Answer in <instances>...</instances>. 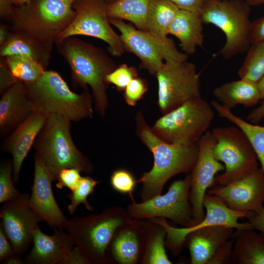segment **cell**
<instances>
[{
    "instance_id": "obj_1",
    "label": "cell",
    "mask_w": 264,
    "mask_h": 264,
    "mask_svg": "<svg viewBox=\"0 0 264 264\" xmlns=\"http://www.w3.org/2000/svg\"><path fill=\"white\" fill-rule=\"evenodd\" d=\"M135 133L152 153V168L144 173L138 182L142 183L141 196L148 200L161 194L167 181L181 173L192 171L198 158V148L192 144H172L157 137L153 132L141 110L135 115Z\"/></svg>"
},
{
    "instance_id": "obj_2",
    "label": "cell",
    "mask_w": 264,
    "mask_h": 264,
    "mask_svg": "<svg viewBox=\"0 0 264 264\" xmlns=\"http://www.w3.org/2000/svg\"><path fill=\"white\" fill-rule=\"evenodd\" d=\"M58 53L69 65L73 85L91 90L95 111L105 117L109 106L106 76L118 66L101 48L75 36L57 43Z\"/></svg>"
},
{
    "instance_id": "obj_3",
    "label": "cell",
    "mask_w": 264,
    "mask_h": 264,
    "mask_svg": "<svg viewBox=\"0 0 264 264\" xmlns=\"http://www.w3.org/2000/svg\"><path fill=\"white\" fill-rule=\"evenodd\" d=\"M74 0H32L14 6L9 21L12 31L23 34L51 52L59 36L74 20Z\"/></svg>"
},
{
    "instance_id": "obj_4",
    "label": "cell",
    "mask_w": 264,
    "mask_h": 264,
    "mask_svg": "<svg viewBox=\"0 0 264 264\" xmlns=\"http://www.w3.org/2000/svg\"><path fill=\"white\" fill-rule=\"evenodd\" d=\"M25 85L33 111L58 114L74 122L93 116L94 102L89 89L81 93L72 91L56 71L46 70L36 82Z\"/></svg>"
},
{
    "instance_id": "obj_5",
    "label": "cell",
    "mask_w": 264,
    "mask_h": 264,
    "mask_svg": "<svg viewBox=\"0 0 264 264\" xmlns=\"http://www.w3.org/2000/svg\"><path fill=\"white\" fill-rule=\"evenodd\" d=\"M71 122L58 114L48 115L33 144L34 155L51 173L54 181L60 172L66 168H75L86 174H90L93 170L89 158L73 141Z\"/></svg>"
},
{
    "instance_id": "obj_6",
    "label": "cell",
    "mask_w": 264,
    "mask_h": 264,
    "mask_svg": "<svg viewBox=\"0 0 264 264\" xmlns=\"http://www.w3.org/2000/svg\"><path fill=\"white\" fill-rule=\"evenodd\" d=\"M132 218L128 210L112 207L98 214L67 219L64 230L90 264H104L110 262L108 250L115 233Z\"/></svg>"
},
{
    "instance_id": "obj_7",
    "label": "cell",
    "mask_w": 264,
    "mask_h": 264,
    "mask_svg": "<svg viewBox=\"0 0 264 264\" xmlns=\"http://www.w3.org/2000/svg\"><path fill=\"white\" fill-rule=\"evenodd\" d=\"M251 6L244 0H206L200 15L202 22L220 28L225 43L218 54L229 59L247 51L251 22Z\"/></svg>"
},
{
    "instance_id": "obj_8",
    "label": "cell",
    "mask_w": 264,
    "mask_h": 264,
    "mask_svg": "<svg viewBox=\"0 0 264 264\" xmlns=\"http://www.w3.org/2000/svg\"><path fill=\"white\" fill-rule=\"evenodd\" d=\"M214 117L211 105L201 97L163 114L151 129L157 137L168 143L192 144L208 131Z\"/></svg>"
},
{
    "instance_id": "obj_9",
    "label": "cell",
    "mask_w": 264,
    "mask_h": 264,
    "mask_svg": "<svg viewBox=\"0 0 264 264\" xmlns=\"http://www.w3.org/2000/svg\"><path fill=\"white\" fill-rule=\"evenodd\" d=\"M109 22L119 31L125 51L136 55L140 68L151 75L155 76L165 62L187 60L188 55L178 51L172 39H162L122 20L109 18Z\"/></svg>"
},
{
    "instance_id": "obj_10",
    "label": "cell",
    "mask_w": 264,
    "mask_h": 264,
    "mask_svg": "<svg viewBox=\"0 0 264 264\" xmlns=\"http://www.w3.org/2000/svg\"><path fill=\"white\" fill-rule=\"evenodd\" d=\"M211 132L216 140L215 157L225 166L224 172L215 177V181L219 185H227L259 168L256 153L247 137L239 127H218Z\"/></svg>"
},
{
    "instance_id": "obj_11",
    "label": "cell",
    "mask_w": 264,
    "mask_h": 264,
    "mask_svg": "<svg viewBox=\"0 0 264 264\" xmlns=\"http://www.w3.org/2000/svg\"><path fill=\"white\" fill-rule=\"evenodd\" d=\"M155 76L158 85L157 104L163 114L201 97L200 74L195 65L187 60L165 62Z\"/></svg>"
},
{
    "instance_id": "obj_12",
    "label": "cell",
    "mask_w": 264,
    "mask_h": 264,
    "mask_svg": "<svg viewBox=\"0 0 264 264\" xmlns=\"http://www.w3.org/2000/svg\"><path fill=\"white\" fill-rule=\"evenodd\" d=\"M108 4L106 0H74L72 7L75 17L59 36L56 44L70 37L90 36L105 42L112 55L121 56L126 51L119 35L113 30L110 23Z\"/></svg>"
},
{
    "instance_id": "obj_13",
    "label": "cell",
    "mask_w": 264,
    "mask_h": 264,
    "mask_svg": "<svg viewBox=\"0 0 264 264\" xmlns=\"http://www.w3.org/2000/svg\"><path fill=\"white\" fill-rule=\"evenodd\" d=\"M190 175L172 183L164 195H159L141 203L134 201L128 211L134 219L167 218L183 227L196 224L189 200Z\"/></svg>"
},
{
    "instance_id": "obj_14",
    "label": "cell",
    "mask_w": 264,
    "mask_h": 264,
    "mask_svg": "<svg viewBox=\"0 0 264 264\" xmlns=\"http://www.w3.org/2000/svg\"><path fill=\"white\" fill-rule=\"evenodd\" d=\"M203 205L206 210L204 218L193 226L188 227H174L169 224L164 218L152 219L153 223L162 226L166 231L167 242L169 248L175 252L183 246L186 237L191 232L212 225H224L235 230L253 228L249 222L238 221L242 218H248L249 212H239L231 209L219 197L206 194Z\"/></svg>"
},
{
    "instance_id": "obj_15",
    "label": "cell",
    "mask_w": 264,
    "mask_h": 264,
    "mask_svg": "<svg viewBox=\"0 0 264 264\" xmlns=\"http://www.w3.org/2000/svg\"><path fill=\"white\" fill-rule=\"evenodd\" d=\"M197 144L198 154L190 174L189 193L193 219L196 223L200 221L205 215L203 201L207 189L215 181L216 174L225 169L224 164L215 157L214 150L216 140L211 131H207Z\"/></svg>"
},
{
    "instance_id": "obj_16",
    "label": "cell",
    "mask_w": 264,
    "mask_h": 264,
    "mask_svg": "<svg viewBox=\"0 0 264 264\" xmlns=\"http://www.w3.org/2000/svg\"><path fill=\"white\" fill-rule=\"evenodd\" d=\"M29 196L21 193L17 198L6 201L0 211V226L15 254L22 256L33 242V233L42 219L28 205Z\"/></svg>"
},
{
    "instance_id": "obj_17",
    "label": "cell",
    "mask_w": 264,
    "mask_h": 264,
    "mask_svg": "<svg viewBox=\"0 0 264 264\" xmlns=\"http://www.w3.org/2000/svg\"><path fill=\"white\" fill-rule=\"evenodd\" d=\"M206 194L219 197L232 210L256 212L264 207V172L261 168H258L247 176L227 185L218 184L208 190Z\"/></svg>"
},
{
    "instance_id": "obj_18",
    "label": "cell",
    "mask_w": 264,
    "mask_h": 264,
    "mask_svg": "<svg viewBox=\"0 0 264 264\" xmlns=\"http://www.w3.org/2000/svg\"><path fill=\"white\" fill-rule=\"evenodd\" d=\"M34 179L28 204L50 227L64 229L67 219L54 197L52 188L54 178L35 155H34Z\"/></svg>"
},
{
    "instance_id": "obj_19",
    "label": "cell",
    "mask_w": 264,
    "mask_h": 264,
    "mask_svg": "<svg viewBox=\"0 0 264 264\" xmlns=\"http://www.w3.org/2000/svg\"><path fill=\"white\" fill-rule=\"evenodd\" d=\"M149 229L138 219L132 220L115 233L108 250V257L110 253L112 259L121 264H135L140 259L143 261Z\"/></svg>"
},
{
    "instance_id": "obj_20",
    "label": "cell",
    "mask_w": 264,
    "mask_h": 264,
    "mask_svg": "<svg viewBox=\"0 0 264 264\" xmlns=\"http://www.w3.org/2000/svg\"><path fill=\"white\" fill-rule=\"evenodd\" d=\"M64 229H54L52 235L44 233L39 226L33 233V246L23 259L25 264H63L75 245Z\"/></svg>"
},
{
    "instance_id": "obj_21",
    "label": "cell",
    "mask_w": 264,
    "mask_h": 264,
    "mask_svg": "<svg viewBox=\"0 0 264 264\" xmlns=\"http://www.w3.org/2000/svg\"><path fill=\"white\" fill-rule=\"evenodd\" d=\"M47 115L34 111L12 132L7 135L3 143L4 150L12 156L13 180L16 184L23 162L40 131Z\"/></svg>"
},
{
    "instance_id": "obj_22",
    "label": "cell",
    "mask_w": 264,
    "mask_h": 264,
    "mask_svg": "<svg viewBox=\"0 0 264 264\" xmlns=\"http://www.w3.org/2000/svg\"><path fill=\"white\" fill-rule=\"evenodd\" d=\"M34 112L25 84L18 82L0 99V135H8Z\"/></svg>"
},
{
    "instance_id": "obj_23",
    "label": "cell",
    "mask_w": 264,
    "mask_h": 264,
    "mask_svg": "<svg viewBox=\"0 0 264 264\" xmlns=\"http://www.w3.org/2000/svg\"><path fill=\"white\" fill-rule=\"evenodd\" d=\"M235 229L224 225H212L190 233L184 244L189 249L192 264H207L218 248L232 238Z\"/></svg>"
},
{
    "instance_id": "obj_24",
    "label": "cell",
    "mask_w": 264,
    "mask_h": 264,
    "mask_svg": "<svg viewBox=\"0 0 264 264\" xmlns=\"http://www.w3.org/2000/svg\"><path fill=\"white\" fill-rule=\"evenodd\" d=\"M202 21L199 13L179 9L168 29V34L176 37L184 53L193 55L203 46Z\"/></svg>"
},
{
    "instance_id": "obj_25",
    "label": "cell",
    "mask_w": 264,
    "mask_h": 264,
    "mask_svg": "<svg viewBox=\"0 0 264 264\" xmlns=\"http://www.w3.org/2000/svg\"><path fill=\"white\" fill-rule=\"evenodd\" d=\"M213 94L216 101L231 110L239 105L253 107L261 100L257 83L240 78L216 88Z\"/></svg>"
},
{
    "instance_id": "obj_26",
    "label": "cell",
    "mask_w": 264,
    "mask_h": 264,
    "mask_svg": "<svg viewBox=\"0 0 264 264\" xmlns=\"http://www.w3.org/2000/svg\"><path fill=\"white\" fill-rule=\"evenodd\" d=\"M235 230L233 264H264V234L253 228Z\"/></svg>"
},
{
    "instance_id": "obj_27",
    "label": "cell",
    "mask_w": 264,
    "mask_h": 264,
    "mask_svg": "<svg viewBox=\"0 0 264 264\" xmlns=\"http://www.w3.org/2000/svg\"><path fill=\"white\" fill-rule=\"evenodd\" d=\"M51 52L30 37L19 32L12 31L7 40L0 45V56L5 57L21 55L30 57L41 64L47 70Z\"/></svg>"
},
{
    "instance_id": "obj_28",
    "label": "cell",
    "mask_w": 264,
    "mask_h": 264,
    "mask_svg": "<svg viewBox=\"0 0 264 264\" xmlns=\"http://www.w3.org/2000/svg\"><path fill=\"white\" fill-rule=\"evenodd\" d=\"M211 105L219 117L234 124L244 132L256 153L264 174V126L243 120L217 101H211Z\"/></svg>"
},
{
    "instance_id": "obj_29",
    "label": "cell",
    "mask_w": 264,
    "mask_h": 264,
    "mask_svg": "<svg viewBox=\"0 0 264 264\" xmlns=\"http://www.w3.org/2000/svg\"><path fill=\"white\" fill-rule=\"evenodd\" d=\"M150 0H115L108 3L110 18L126 20L138 29L147 31Z\"/></svg>"
},
{
    "instance_id": "obj_30",
    "label": "cell",
    "mask_w": 264,
    "mask_h": 264,
    "mask_svg": "<svg viewBox=\"0 0 264 264\" xmlns=\"http://www.w3.org/2000/svg\"><path fill=\"white\" fill-rule=\"evenodd\" d=\"M179 9L169 0H150L147 31L162 39L168 38L169 27Z\"/></svg>"
},
{
    "instance_id": "obj_31",
    "label": "cell",
    "mask_w": 264,
    "mask_h": 264,
    "mask_svg": "<svg viewBox=\"0 0 264 264\" xmlns=\"http://www.w3.org/2000/svg\"><path fill=\"white\" fill-rule=\"evenodd\" d=\"M3 58L14 77L25 84L36 82L46 70L39 63L25 56L13 55Z\"/></svg>"
},
{
    "instance_id": "obj_32",
    "label": "cell",
    "mask_w": 264,
    "mask_h": 264,
    "mask_svg": "<svg viewBox=\"0 0 264 264\" xmlns=\"http://www.w3.org/2000/svg\"><path fill=\"white\" fill-rule=\"evenodd\" d=\"M238 71L240 79L257 83L264 75V41L251 44Z\"/></svg>"
},
{
    "instance_id": "obj_33",
    "label": "cell",
    "mask_w": 264,
    "mask_h": 264,
    "mask_svg": "<svg viewBox=\"0 0 264 264\" xmlns=\"http://www.w3.org/2000/svg\"><path fill=\"white\" fill-rule=\"evenodd\" d=\"M158 225V227L156 230L151 231L149 229L148 239L142 261L149 264H170L172 262L166 253L164 246L166 231L162 226Z\"/></svg>"
},
{
    "instance_id": "obj_34",
    "label": "cell",
    "mask_w": 264,
    "mask_h": 264,
    "mask_svg": "<svg viewBox=\"0 0 264 264\" xmlns=\"http://www.w3.org/2000/svg\"><path fill=\"white\" fill-rule=\"evenodd\" d=\"M99 181L89 176H82L77 187L70 193L66 195V198L70 200L67 206V211L70 215H73L80 204H83L89 211L94 208L88 201V197L93 193L95 187Z\"/></svg>"
},
{
    "instance_id": "obj_35",
    "label": "cell",
    "mask_w": 264,
    "mask_h": 264,
    "mask_svg": "<svg viewBox=\"0 0 264 264\" xmlns=\"http://www.w3.org/2000/svg\"><path fill=\"white\" fill-rule=\"evenodd\" d=\"M12 161L3 162L0 167V203L13 199L21 192L14 186Z\"/></svg>"
},
{
    "instance_id": "obj_36",
    "label": "cell",
    "mask_w": 264,
    "mask_h": 264,
    "mask_svg": "<svg viewBox=\"0 0 264 264\" xmlns=\"http://www.w3.org/2000/svg\"><path fill=\"white\" fill-rule=\"evenodd\" d=\"M138 76L136 68L123 64L106 76V82L108 85H114L118 91H124L130 82Z\"/></svg>"
},
{
    "instance_id": "obj_37",
    "label": "cell",
    "mask_w": 264,
    "mask_h": 264,
    "mask_svg": "<svg viewBox=\"0 0 264 264\" xmlns=\"http://www.w3.org/2000/svg\"><path fill=\"white\" fill-rule=\"evenodd\" d=\"M138 182L133 175L124 169L114 170L111 175L110 183L112 188L122 194L132 195Z\"/></svg>"
},
{
    "instance_id": "obj_38",
    "label": "cell",
    "mask_w": 264,
    "mask_h": 264,
    "mask_svg": "<svg viewBox=\"0 0 264 264\" xmlns=\"http://www.w3.org/2000/svg\"><path fill=\"white\" fill-rule=\"evenodd\" d=\"M148 90L147 81L138 76L133 79L124 90V100L128 106L134 107Z\"/></svg>"
},
{
    "instance_id": "obj_39",
    "label": "cell",
    "mask_w": 264,
    "mask_h": 264,
    "mask_svg": "<svg viewBox=\"0 0 264 264\" xmlns=\"http://www.w3.org/2000/svg\"><path fill=\"white\" fill-rule=\"evenodd\" d=\"M81 172L75 168H66L62 170L58 174L56 186L59 189L66 187L70 191H73L77 186L82 177Z\"/></svg>"
},
{
    "instance_id": "obj_40",
    "label": "cell",
    "mask_w": 264,
    "mask_h": 264,
    "mask_svg": "<svg viewBox=\"0 0 264 264\" xmlns=\"http://www.w3.org/2000/svg\"><path fill=\"white\" fill-rule=\"evenodd\" d=\"M233 238L227 240L216 250L207 264H233Z\"/></svg>"
},
{
    "instance_id": "obj_41",
    "label": "cell",
    "mask_w": 264,
    "mask_h": 264,
    "mask_svg": "<svg viewBox=\"0 0 264 264\" xmlns=\"http://www.w3.org/2000/svg\"><path fill=\"white\" fill-rule=\"evenodd\" d=\"M18 81L11 72L5 58L0 59V93L2 94L5 91Z\"/></svg>"
},
{
    "instance_id": "obj_42",
    "label": "cell",
    "mask_w": 264,
    "mask_h": 264,
    "mask_svg": "<svg viewBox=\"0 0 264 264\" xmlns=\"http://www.w3.org/2000/svg\"><path fill=\"white\" fill-rule=\"evenodd\" d=\"M249 40L251 44L264 41V16L251 22Z\"/></svg>"
},
{
    "instance_id": "obj_43",
    "label": "cell",
    "mask_w": 264,
    "mask_h": 264,
    "mask_svg": "<svg viewBox=\"0 0 264 264\" xmlns=\"http://www.w3.org/2000/svg\"><path fill=\"white\" fill-rule=\"evenodd\" d=\"M179 9L200 14L206 0H169Z\"/></svg>"
},
{
    "instance_id": "obj_44",
    "label": "cell",
    "mask_w": 264,
    "mask_h": 264,
    "mask_svg": "<svg viewBox=\"0 0 264 264\" xmlns=\"http://www.w3.org/2000/svg\"><path fill=\"white\" fill-rule=\"evenodd\" d=\"M15 254L13 247L5 235L2 227H0V262H3L11 255Z\"/></svg>"
},
{
    "instance_id": "obj_45",
    "label": "cell",
    "mask_w": 264,
    "mask_h": 264,
    "mask_svg": "<svg viewBox=\"0 0 264 264\" xmlns=\"http://www.w3.org/2000/svg\"><path fill=\"white\" fill-rule=\"evenodd\" d=\"M63 264H90L83 251L75 246L64 261Z\"/></svg>"
},
{
    "instance_id": "obj_46",
    "label": "cell",
    "mask_w": 264,
    "mask_h": 264,
    "mask_svg": "<svg viewBox=\"0 0 264 264\" xmlns=\"http://www.w3.org/2000/svg\"><path fill=\"white\" fill-rule=\"evenodd\" d=\"M247 219L254 230L264 234V206L256 212H251Z\"/></svg>"
},
{
    "instance_id": "obj_47",
    "label": "cell",
    "mask_w": 264,
    "mask_h": 264,
    "mask_svg": "<svg viewBox=\"0 0 264 264\" xmlns=\"http://www.w3.org/2000/svg\"><path fill=\"white\" fill-rule=\"evenodd\" d=\"M13 7L12 0H0V18L9 22L13 14Z\"/></svg>"
},
{
    "instance_id": "obj_48",
    "label": "cell",
    "mask_w": 264,
    "mask_h": 264,
    "mask_svg": "<svg viewBox=\"0 0 264 264\" xmlns=\"http://www.w3.org/2000/svg\"><path fill=\"white\" fill-rule=\"evenodd\" d=\"M247 119L254 124H258L261 120L264 121V100L261 105L249 112Z\"/></svg>"
},
{
    "instance_id": "obj_49",
    "label": "cell",
    "mask_w": 264,
    "mask_h": 264,
    "mask_svg": "<svg viewBox=\"0 0 264 264\" xmlns=\"http://www.w3.org/2000/svg\"><path fill=\"white\" fill-rule=\"evenodd\" d=\"M11 30L9 25L1 23L0 25V45H2L8 39Z\"/></svg>"
},
{
    "instance_id": "obj_50",
    "label": "cell",
    "mask_w": 264,
    "mask_h": 264,
    "mask_svg": "<svg viewBox=\"0 0 264 264\" xmlns=\"http://www.w3.org/2000/svg\"><path fill=\"white\" fill-rule=\"evenodd\" d=\"M20 255L14 254L5 260L2 264H24L23 259L21 258Z\"/></svg>"
},
{
    "instance_id": "obj_51",
    "label": "cell",
    "mask_w": 264,
    "mask_h": 264,
    "mask_svg": "<svg viewBox=\"0 0 264 264\" xmlns=\"http://www.w3.org/2000/svg\"><path fill=\"white\" fill-rule=\"evenodd\" d=\"M261 100H264V75L257 83Z\"/></svg>"
},
{
    "instance_id": "obj_52",
    "label": "cell",
    "mask_w": 264,
    "mask_h": 264,
    "mask_svg": "<svg viewBox=\"0 0 264 264\" xmlns=\"http://www.w3.org/2000/svg\"><path fill=\"white\" fill-rule=\"evenodd\" d=\"M250 6H258L264 4V0H244Z\"/></svg>"
},
{
    "instance_id": "obj_53",
    "label": "cell",
    "mask_w": 264,
    "mask_h": 264,
    "mask_svg": "<svg viewBox=\"0 0 264 264\" xmlns=\"http://www.w3.org/2000/svg\"><path fill=\"white\" fill-rule=\"evenodd\" d=\"M32 0H12L14 6H20L29 3Z\"/></svg>"
},
{
    "instance_id": "obj_54",
    "label": "cell",
    "mask_w": 264,
    "mask_h": 264,
    "mask_svg": "<svg viewBox=\"0 0 264 264\" xmlns=\"http://www.w3.org/2000/svg\"><path fill=\"white\" fill-rule=\"evenodd\" d=\"M108 3L111 2L115 0H106Z\"/></svg>"
}]
</instances>
